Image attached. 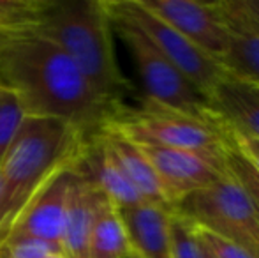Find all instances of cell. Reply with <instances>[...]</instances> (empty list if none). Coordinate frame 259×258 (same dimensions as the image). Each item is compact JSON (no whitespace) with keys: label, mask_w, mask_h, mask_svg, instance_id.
I'll return each instance as SVG.
<instances>
[{"label":"cell","mask_w":259,"mask_h":258,"mask_svg":"<svg viewBox=\"0 0 259 258\" xmlns=\"http://www.w3.org/2000/svg\"><path fill=\"white\" fill-rule=\"evenodd\" d=\"M0 87L20 99L27 117L58 119L96 133L120 103L101 96L71 59L35 30L0 32Z\"/></svg>","instance_id":"obj_1"},{"label":"cell","mask_w":259,"mask_h":258,"mask_svg":"<svg viewBox=\"0 0 259 258\" xmlns=\"http://www.w3.org/2000/svg\"><path fill=\"white\" fill-rule=\"evenodd\" d=\"M208 103L228 129L259 138V96L249 83L228 75L211 90Z\"/></svg>","instance_id":"obj_14"},{"label":"cell","mask_w":259,"mask_h":258,"mask_svg":"<svg viewBox=\"0 0 259 258\" xmlns=\"http://www.w3.org/2000/svg\"><path fill=\"white\" fill-rule=\"evenodd\" d=\"M85 136L58 119L25 117L0 161V246L32 196L55 173L76 161Z\"/></svg>","instance_id":"obj_2"},{"label":"cell","mask_w":259,"mask_h":258,"mask_svg":"<svg viewBox=\"0 0 259 258\" xmlns=\"http://www.w3.org/2000/svg\"><path fill=\"white\" fill-rule=\"evenodd\" d=\"M173 212L259 258V214L229 175L182 198Z\"/></svg>","instance_id":"obj_6"},{"label":"cell","mask_w":259,"mask_h":258,"mask_svg":"<svg viewBox=\"0 0 259 258\" xmlns=\"http://www.w3.org/2000/svg\"><path fill=\"white\" fill-rule=\"evenodd\" d=\"M0 258H2V256H0Z\"/></svg>","instance_id":"obj_28"},{"label":"cell","mask_w":259,"mask_h":258,"mask_svg":"<svg viewBox=\"0 0 259 258\" xmlns=\"http://www.w3.org/2000/svg\"><path fill=\"white\" fill-rule=\"evenodd\" d=\"M89 258H131V244L120 212L109 200L97 210L89 242Z\"/></svg>","instance_id":"obj_17"},{"label":"cell","mask_w":259,"mask_h":258,"mask_svg":"<svg viewBox=\"0 0 259 258\" xmlns=\"http://www.w3.org/2000/svg\"><path fill=\"white\" fill-rule=\"evenodd\" d=\"M25 117L20 99L6 87H0V161L13 145Z\"/></svg>","instance_id":"obj_20"},{"label":"cell","mask_w":259,"mask_h":258,"mask_svg":"<svg viewBox=\"0 0 259 258\" xmlns=\"http://www.w3.org/2000/svg\"><path fill=\"white\" fill-rule=\"evenodd\" d=\"M74 163L55 173L52 179L32 196V200L21 209L14 223L11 225L2 246L7 241H14V239H37V241L48 242L53 248L60 249Z\"/></svg>","instance_id":"obj_8"},{"label":"cell","mask_w":259,"mask_h":258,"mask_svg":"<svg viewBox=\"0 0 259 258\" xmlns=\"http://www.w3.org/2000/svg\"><path fill=\"white\" fill-rule=\"evenodd\" d=\"M141 4L219 62L226 55L229 48V28L219 2L141 0Z\"/></svg>","instance_id":"obj_9"},{"label":"cell","mask_w":259,"mask_h":258,"mask_svg":"<svg viewBox=\"0 0 259 258\" xmlns=\"http://www.w3.org/2000/svg\"><path fill=\"white\" fill-rule=\"evenodd\" d=\"M118 212L129 237L131 258H171L169 221L173 210L141 202L122 207Z\"/></svg>","instance_id":"obj_13"},{"label":"cell","mask_w":259,"mask_h":258,"mask_svg":"<svg viewBox=\"0 0 259 258\" xmlns=\"http://www.w3.org/2000/svg\"><path fill=\"white\" fill-rule=\"evenodd\" d=\"M221 13L229 28V48L221 59L229 76L250 85H259V34L242 21L226 0L219 2Z\"/></svg>","instance_id":"obj_16"},{"label":"cell","mask_w":259,"mask_h":258,"mask_svg":"<svg viewBox=\"0 0 259 258\" xmlns=\"http://www.w3.org/2000/svg\"><path fill=\"white\" fill-rule=\"evenodd\" d=\"M169 241L171 258H203V244L196 227L177 212H171Z\"/></svg>","instance_id":"obj_21"},{"label":"cell","mask_w":259,"mask_h":258,"mask_svg":"<svg viewBox=\"0 0 259 258\" xmlns=\"http://www.w3.org/2000/svg\"><path fill=\"white\" fill-rule=\"evenodd\" d=\"M76 165L87 179L118 209L145 202L108 151L99 131L83 138Z\"/></svg>","instance_id":"obj_11"},{"label":"cell","mask_w":259,"mask_h":258,"mask_svg":"<svg viewBox=\"0 0 259 258\" xmlns=\"http://www.w3.org/2000/svg\"><path fill=\"white\" fill-rule=\"evenodd\" d=\"M199 241H201V239H199ZM201 244H203V242H201ZM203 258H215V256L211 255V253L205 248V246H203Z\"/></svg>","instance_id":"obj_26"},{"label":"cell","mask_w":259,"mask_h":258,"mask_svg":"<svg viewBox=\"0 0 259 258\" xmlns=\"http://www.w3.org/2000/svg\"><path fill=\"white\" fill-rule=\"evenodd\" d=\"M224 166L228 175L238 184L259 214V168L236 147L231 134L224 151Z\"/></svg>","instance_id":"obj_18"},{"label":"cell","mask_w":259,"mask_h":258,"mask_svg":"<svg viewBox=\"0 0 259 258\" xmlns=\"http://www.w3.org/2000/svg\"><path fill=\"white\" fill-rule=\"evenodd\" d=\"M106 6L115 13L133 21L138 28L155 45V48L169 60L196 89L205 94L206 99L228 71L217 59L210 57L198 46L185 39L171 25L160 20L157 14L141 4V0H104Z\"/></svg>","instance_id":"obj_7"},{"label":"cell","mask_w":259,"mask_h":258,"mask_svg":"<svg viewBox=\"0 0 259 258\" xmlns=\"http://www.w3.org/2000/svg\"><path fill=\"white\" fill-rule=\"evenodd\" d=\"M249 85H250V83H249ZM250 87H252V89H254V92H256L257 96H259V85H250Z\"/></svg>","instance_id":"obj_27"},{"label":"cell","mask_w":259,"mask_h":258,"mask_svg":"<svg viewBox=\"0 0 259 258\" xmlns=\"http://www.w3.org/2000/svg\"><path fill=\"white\" fill-rule=\"evenodd\" d=\"M101 129L113 131L138 145L198 152L224 165L229 131L222 122H208L171 110L145 97L140 106L120 103Z\"/></svg>","instance_id":"obj_4"},{"label":"cell","mask_w":259,"mask_h":258,"mask_svg":"<svg viewBox=\"0 0 259 258\" xmlns=\"http://www.w3.org/2000/svg\"><path fill=\"white\" fill-rule=\"evenodd\" d=\"M138 147L155 170L164 193L171 203V209H175V205L187 195L213 186L228 175L224 165L211 161L198 152L159 147V145H138Z\"/></svg>","instance_id":"obj_10"},{"label":"cell","mask_w":259,"mask_h":258,"mask_svg":"<svg viewBox=\"0 0 259 258\" xmlns=\"http://www.w3.org/2000/svg\"><path fill=\"white\" fill-rule=\"evenodd\" d=\"M106 196L87 179L74 163L71 190L65 210L60 251L67 258H89V242L97 210Z\"/></svg>","instance_id":"obj_12"},{"label":"cell","mask_w":259,"mask_h":258,"mask_svg":"<svg viewBox=\"0 0 259 258\" xmlns=\"http://www.w3.org/2000/svg\"><path fill=\"white\" fill-rule=\"evenodd\" d=\"M99 133L106 147H108V151L111 152L115 161L118 163V166L125 173L129 182L136 188V191L140 193L141 198L148 203H154V205L164 207L167 210H173L155 170L152 168L150 161L141 152V149L136 143L120 136V134L113 133V131L99 129Z\"/></svg>","instance_id":"obj_15"},{"label":"cell","mask_w":259,"mask_h":258,"mask_svg":"<svg viewBox=\"0 0 259 258\" xmlns=\"http://www.w3.org/2000/svg\"><path fill=\"white\" fill-rule=\"evenodd\" d=\"M104 2V0H103ZM113 25V32L125 43L127 50L133 55L136 69L140 72L141 83L145 87L148 99L162 104L171 110L192 115L196 119L208 122H221L213 114L206 96L201 94L159 50L155 45L138 28L133 21L123 18L122 14L111 11L104 2Z\"/></svg>","instance_id":"obj_5"},{"label":"cell","mask_w":259,"mask_h":258,"mask_svg":"<svg viewBox=\"0 0 259 258\" xmlns=\"http://www.w3.org/2000/svg\"><path fill=\"white\" fill-rule=\"evenodd\" d=\"M196 230H198L203 246L215 258H256L254 255H250L247 249H243L242 246L235 244V242L226 241V239L219 237V235L211 234V232L201 230V228H196Z\"/></svg>","instance_id":"obj_23"},{"label":"cell","mask_w":259,"mask_h":258,"mask_svg":"<svg viewBox=\"0 0 259 258\" xmlns=\"http://www.w3.org/2000/svg\"><path fill=\"white\" fill-rule=\"evenodd\" d=\"M46 258H67V256H65L62 251H53V253H50V255L46 256Z\"/></svg>","instance_id":"obj_25"},{"label":"cell","mask_w":259,"mask_h":258,"mask_svg":"<svg viewBox=\"0 0 259 258\" xmlns=\"http://www.w3.org/2000/svg\"><path fill=\"white\" fill-rule=\"evenodd\" d=\"M34 30L57 45L108 101L123 103L133 90L116 62L113 25L103 0H50Z\"/></svg>","instance_id":"obj_3"},{"label":"cell","mask_w":259,"mask_h":258,"mask_svg":"<svg viewBox=\"0 0 259 258\" xmlns=\"http://www.w3.org/2000/svg\"><path fill=\"white\" fill-rule=\"evenodd\" d=\"M228 7L259 34V0H226Z\"/></svg>","instance_id":"obj_24"},{"label":"cell","mask_w":259,"mask_h":258,"mask_svg":"<svg viewBox=\"0 0 259 258\" xmlns=\"http://www.w3.org/2000/svg\"><path fill=\"white\" fill-rule=\"evenodd\" d=\"M50 0H0V32L34 30Z\"/></svg>","instance_id":"obj_19"},{"label":"cell","mask_w":259,"mask_h":258,"mask_svg":"<svg viewBox=\"0 0 259 258\" xmlns=\"http://www.w3.org/2000/svg\"><path fill=\"white\" fill-rule=\"evenodd\" d=\"M60 251L53 248L48 242L37 241V239H14L7 241L0 248L2 258H46L50 253Z\"/></svg>","instance_id":"obj_22"}]
</instances>
